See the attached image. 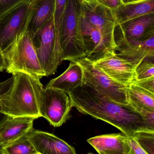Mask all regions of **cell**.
Listing matches in <instances>:
<instances>
[{"label": "cell", "mask_w": 154, "mask_h": 154, "mask_svg": "<svg viewBox=\"0 0 154 154\" xmlns=\"http://www.w3.org/2000/svg\"><path fill=\"white\" fill-rule=\"evenodd\" d=\"M68 95L72 107L80 113L105 121L127 136L138 131H148L142 117L128 104L116 103L86 84Z\"/></svg>", "instance_id": "1"}, {"label": "cell", "mask_w": 154, "mask_h": 154, "mask_svg": "<svg viewBox=\"0 0 154 154\" xmlns=\"http://www.w3.org/2000/svg\"><path fill=\"white\" fill-rule=\"evenodd\" d=\"M12 75L10 88L0 94V113L12 117H41L40 100L44 88L39 79L22 72Z\"/></svg>", "instance_id": "2"}, {"label": "cell", "mask_w": 154, "mask_h": 154, "mask_svg": "<svg viewBox=\"0 0 154 154\" xmlns=\"http://www.w3.org/2000/svg\"><path fill=\"white\" fill-rule=\"evenodd\" d=\"M82 0H68L59 29L62 61L86 57L80 28Z\"/></svg>", "instance_id": "3"}, {"label": "cell", "mask_w": 154, "mask_h": 154, "mask_svg": "<svg viewBox=\"0 0 154 154\" xmlns=\"http://www.w3.org/2000/svg\"><path fill=\"white\" fill-rule=\"evenodd\" d=\"M3 55L7 73L22 72L39 79L46 76L34 49L32 38L27 32L3 52Z\"/></svg>", "instance_id": "4"}, {"label": "cell", "mask_w": 154, "mask_h": 154, "mask_svg": "<svg viewBox=\"0 0 154 154\" xmlns=\"http://www.w3.org/2000/svg\"><path fill=\"white\" fill-rule=\"evenodd\" d=\"M32 42L46 76L55 74L63 61L53 16L35 33Z\"/></svg>", "instance_id": "5"}, {"label": "cell", "mask_w": 154, "mask_h": 154, "mask_svg": "<svg viewBox=\"0 0 154 154\" xmlns=\"http://www.w3.org/2000/svg\"><path fill=\"white\" fill-rule=\"evenodd\" d=\"M33 1L21 3L0 16V48L3 53L26 31Z\"/></svg>", "instance_id": "6"}, {"label": "cell", "mask_w": 154, "mask_h": 154, "mask_svg": "<svg viewBox=\"0 0 154 154\" xmlns=\"http://www.w3.org/2000/svg\"><path fill=\"white\" fill-rule=\"evenodd\" d=\"M82 67L84 83L116 103L128 105L126 87L118 83L86 57L75 60Z\"/></svg>", "instance_id": "7"}, {"label": "cell", "mask_w": 154, "mask_h": 154, "mask_svg": "<svg viewBox=\"0 0 154 154\" xmlns=\"http://www.w3.org/2000/svg\"><path fill=\"white\" fill-rule=\"evenodd\" d=\"M72 107L67 93L53 88H43L40 100V113L41 117L54 127H60L70 117Z\"/></svg>", "instance_id": "8"}, {"label": "cell", "mask_w": 154, "mask_h": 154, "mask_svg": "<svg viewBox=\"0 0 154 154\" xmlns=\"http://www.w3.org/2000/svg\"><path fill=\"white\" fill-rule=\"evenodd\" d=\"M114 35L116 46L149 38L154 35V13L116 24Z\"/></svg>", "instance_id": "9"}, {"label": "cell", "mask_w": 154, "mask_h": 154, "mask_svg": "<svg viewBox=\"0 0 154 154\" xmlns=\"http://www.w3.org/2000/svg\"><path fill=\"white\" fill-rule=\"evenodd\" d=\"M92 63L112 79L126 87L133 83L135 79L136 68L118 57L115 51L107 52Z\"/></svg>", "instance_id": "10"}, {"label": "cell", "mask_w": 154, "mask_h": 154, "mask_svg": "<svg viewBox=\"0 0 154 154\" xmlns=\"http://www.w3.org/2000/svg\"><path fill=\"white\" fill-rule=\"evenodd\" d=\"M27 136L39 153L77 154L72 146L51 133L33 128Z\"/></svg>", "instance_id": "11"}, {"label": "cell", "mask_w": 154, "mask_h": 154, "mask_svg": "<svg viewBox=\"0 0 154 154\" xmlns=\"http://www.w3.org/2000/svg\"><path fill=\"white\" fill-rule=\"evenodd\" d=\"M36 119L29 117L7 116L0 126V148L26 136L33 129Z\"/></svg>", "instance_id": "12"}, {"label": "cell", "mask_w": 154, "mask_h": 154, "mask_svg": "<svg viewBox=\"0 0 154 154\" xmlns=\"http://www.w3.org/2000/svg\"><path fill=\"white\" fill-rule=\"evenodd\" d=\"M115 51L136 68L144 60H154V35L140 42L117 45Z\"/></svg>", "instance_id": "13"}, {"label": "cell", "mask_w": 154, "mask_h": 154, "mask_svg": "<svg viewBox=\"0 0 154 154\" xmlns=\"http://www.w3.org/2000/svg\"><path fill=\"white\" fill-rule=\"evenodd\" d=\"M87 142L99 154H128L130 152L127 136L123 133L96 136Z\"/></svg>", "instance_id": "14"}, {"label": "cell", "mask_w": 154, "mask_h": 154, "mask_svg": "<svg viewBox=\"0 0 154 154\" xmlns=\"http://www.w3.org/2000/svg\"><path fill=\"white\" fill-rule=\"evenodd\" d=\"M84 83V74L81 66L71 61L67 70L59 76L51 80L45 88H53L68 94Z\"/></svg>", "instance_id": "15"}, {"label": "cell", "mask_w": 154, "mask_h": 154, "mask_svg": "<svg viewBox=\"0 0 154 154\" xmlns=\"http://www.w3.org/2000/svg\"><path fill=\"white\" fill-rule=\"evenodd\" d=\"M55 0H33L26 30L32 38L53 16Z\"/></svg>", "instance_id": "16"}, {"label": "cell", "mask_w": 154, "mask_h": 154, "mask_svg": "<svg viewBox=\"0 0 154 154\" xmlns=\"http://www.w3.org/2000/svg\"><path fill=\"white\" fill-rule=\"evenodd\" d=\"M112 11L116 24H119L143 15L154 13V0L122 4Z\"/></svg>", "instance_id": "17"}, {"label": "cell", "mask_w": 154, "mask_h": 154, "mask_svg": "<svg viewBox=\"0 0 154 154\" xmlns=\"http://www.w3.org/2000/svg\"><path fill=\"white\" fill-rule=\"evenodd\" d=\"M127 102L154 109V93L132 83L126 87Z\"/></svg>", "instance_id": "18"}, {"label": "cell", "mask_w": 154, "mask_h": 154, "mask_svg": "<svg viewBox=\"0 0 154 154\" xmlns=\"http://www.w3.org/2000/svg\"><path fill=\"white\" fill-rule=\"evenodd\" d=\"M1 149L3 154H36L38 153L27 136Z\"/></svg>", "instance_id": "19"}, {"label": "cell", "mask_w": 154, "mask_h": 154, "mask_svg": "<svg viewBox=\"0 0 154 154\" xmlns=\"http://www.w3.org/2000/svg\"><path fill=\"white\" fill-rule=\"evenodd\" d=\"M132 137L147 154H154V131H138Z\"/></svg>", "instance_id": "20"}, {"label": "cell", "mask_w": 154, "mask_h": 154, "mask_svg": "<svg viewBox=\"0 0 154 154\" xmlns=\"http://www.w3.org/2000/svg\"><path fill=\"white\" fill-rule=\"evenodd\" d=\"M152 78H154V60H144L136 68L134 80H143Z\"/></svg>", "instance_id": "21"}, {"label": "cell", "mask_w": 154, "mask_h": 154, "mask_svg": "<svg viewBox=\"0 0 154 154\" xmlns=\"http://www.w3.org/2000/svg\"><path fill=\"white\" fill-rule=\"evenodd\" d=\"M128 104L142 117L147 130L154 131V109L141 106L131 102H128Z\"/></svg>", "instance_id": "22"}, {"label": "cell", "mask_w": 154, "mask_h": 154, "mask_svg": "<svg viewBox=\"0 0 154 154\" xmlns=\"http://www.w3.org/2000/svg\"><path fill=\"white\" fill-rule=\"evenodd\" d=\"M68 0H55L53 19L57 33L59 35L60 25L65 11Z\"/></svg>", "instance_id": "23"}, {"label": "cell", "mask_w": 154, "mask_h": 154, "mask_svg": "<svg viewBox=\"0 0 154 154\" xmlns=\"http://www.w3.org/2000/svg\"><path fill=\"white\" fill-rule=\"evenodd\" d=\"M28 0H0V16L7 11Z\"/></svg>", "instance_id": "24"}, {"label": "cell", "mask_w": 154, "mask_h": 154, "mask_svg": "<svg viewBox=\"0 0 154 154\" xmlns=\"http://www.w3.org/2000/svg\"><path fill=\"white\" fill-rule=\"evenodd\" d=\"M127 142L132 154H148L132 136H127Z\"/></svg>", "instance_id": "25"}, {"label": "cell", "mask_w": 154, "mask_h": 154, "mask_svg": "<svg viewBox=\"0 0 154 154\" xmlns=\"http://www.w3.org/2000/svg\"><path fill=\"white\" fill-rule=\"evenodd\" d=\"M133 83L154 93V78L143 80H134Z\"/></svg>", "instance_id": "26"}, {"label": "cell", "mask_w": 154, "mask_h": 154, "mask_svg": "<svg viewBox=\"0 0 154 154\" xmlns=\"http://www.w3.org/2000/svg\"><path fill=\"white\" fill-rule=\"evenodd\" d=\"M99 3L113 11L123 4L121 0H96Z\"/></svg>", "instance_id": "27"}, {"label": "cell", "mask_w": 154, "mask_h": 154, "mask_svg": "<svg viewBox=\"0 0 154 154\" xmlns=\"http://www.w3.org/2000/svg\"><path fill=\"white\" fill-rule=\"evenodd\" d=\"M6 65L3 53L0 48V72H3L6 69Z\"/></svg>", "instance_id": "28"}, {"label": "cell", "mask_w": 154, "mask_h": 154, "mask_svg": "<svg viewBox=\"0 0 154 154\" xmlns=\"http://www.w3.org/2000/svg\"><path fill=\"white\" fill-rule=\"evenodd\" d=\"M7 116H8L0 113V126L2 125V124L7 118Z\"/></svg>", "instance_id": "29"}, {"label": "cell", "mask_w": 154, "mask_h": 154, "mask_svg": "<svg viewBox=\"0 0 154 154\" xmlns=\"http://www.w3.org/2000/svg\"><path fill=\"white\" fill-rule=\"evenodd\" d=\"M144 1V0H121L123 4L136 2H140V1Z\"/></svg>", "instance_id": "30"}, {"label": "cell", "mask_w": 154, "mask_h": 154, "mask_svg": "<svg viewBox=\"0 0 154 154\" xmlns=\"http://www.w3.org/2000/svg\"><path fill=\"white\" fill-rule=\"evenodd\" d=\"M91 1H92V0H82V1H83V2H90Z\"/></svg>", "instance_id": "31"}, {"label": "cell", "mask_w": 154, "mask_h": 154, "mask_svg": "<svg viewBox=\"0 0 154 154\" xmlns=\"http://www.w3.org/2000/svg\"><path fill=\"white\" fill-rule=\"evenodd\" d=\"M5 82H0V87H2V85H4V83H5Z\"/></svg>", "instance_id": "32"}, {"label": "cell", "mask_w": 154, "mask_h": 154, "mask_svg": "<svg viewBox=\"0 0 154 154\" xmlns=\"http://www.w3.org/2000/svg\"><path fill=\"white\" fill-rule=\"evenodd\" d=\"M0 154H3L2 153V151H1V148H0Z\"/></svg>", "instance_id": "33"}, {"label": "cell", "mask_w": 154, "mask_h": 154, "mask_svg": "<svg viewBox=\"0 0 154 154\" xmlns=\"http://www.w3.org/2000/svg\"><path fill=\"white\" fill-rule=\"evenodd\" d=\"M128 154H132V153L131 152H130H130H129L128 153Z\"/></svg>", "instance_id": "34"}, {"label": "cell", "mask_w": 154, "mask_h": 154, "mask_svg": "<svg viewBox=\"0 0 154 154\" xmlns=\"http://www.w3.org/2000/svg\"><path fill=\"white\" fill-rule=\"evenodd\" d=\"M88 154H94L92 153H88Z\"/></svg>", "instance_id": "35"}, {"label": "cell", "mask_w": 154, "mask_h": 154, "mask_svg": "<svg viewBox=\"0 0 154 154\" xmlns=\"http://www.w3.org/2000/svg\"><path fill=\"white\" fill-rule=\"evenodd\" d=\"M41 154L39 153H37V154Z\"/></svg>", "instance_id": "36"}]
</instances>
